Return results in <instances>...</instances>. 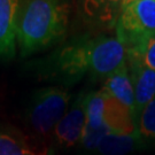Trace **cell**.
I'll use <instances>...</instances> for the list:
<instances>
[{
    "label": "cell",
    "instance_id": "8992f818",
    "mask_svg": "<svg viewBox=\"0 0 155 155\" xmlns=\"http://www.w3.org/2000/svg\"><path fill=\"white\" fill-rule=\"evenodd\" d=\"M106 93L101 89L87 93L86 97V121L81 144L87 150H94L100 140L110 133V129L105 122Z\"/></svg>",
    "mask_w": 155,
    "mask_h": 155
},
{
    "label": "cell",
    "instance_id": "30bf717a",
    "mask_svg": "<svg viewBox=\"0 0 155 155\" xmlns=\"http://www.w3.org/2000/svg\"><path fill=\"white\" fill-rule=\"evenodd\" d=\"M105 122L111 132L137 134V123L133 114L120 101L109 97L107 93L105 100Z\"/></svg>",
    "mask_w": 155,
    "mask_h": 155
},
{
    "label": "cell",
    "instance_id": "7c38bea8",
    "mask_svg": "<svg viewBox=\"0 0 155 155\" xmlns=\"http://www.w3.org/2000/svg\"><path fill=\"white\" fill-rule=\"evenodd\" d=\"M141 139L138 134H120L110 132L100 140L97 153L100 155H125L134 150L141 145Z\"/></svg>",
    "mask_w": 155,
    "mask_h": 155
},
{
    "label": "cell",
    "instance_id": "277c9868",
    "mask_svg": "<svg viewBox=\"0 0 155 155\" xmlns=\"http://www.w3.org/2000/svg\"><path fill=\"white\" fill-rule=\"evenodd\" d=\"M116 37L125 50L155 35V1L137 0L124 6L117 18Z\"/></svg>",
    "mask_w": 155,
    "mask_h": 155
},
{
    "label": "cell",
    "instance_id": "6da1fadb",
    "mask_svg": "<svg viewBox=\"0 0 155 155\" xmlns=\"http://www.w3.org/2000/svg\"><path fill=\"white\" fill-rule=\"evenodd\" d=\"M125 62L127 51L116 36H81L56 50L45 70L64 82H76L85 76L106 78Z\"/></svg>",
    "mask_w": 155,
    "mask_h": 155
},
{
    "label": "cell",
    "instance_id": "7a4b0ae2",
    "mask_svg": "<svg viewBox=\"0 0 155 155\" xmlns=\"http://www.w3.org/2000/svg\"><path fill=\"white\" fill-rule=\"evenodd\" d=\"M70 7L66 0H21L17 45L22 56L47 48L64 35Z\"/></svg>",
    "mask_w": 155,
    "mask_h": 155
},
{
    "label": "cell",
    "instance_id": "3957f363",
    "mask_svg": "<svg viewBox=\"0 0 155 155\" xmlns=\"http://www.w3.org/2000/svg\"><path fill=\"white\" fill-rule=\"evenodd\" d=\"M70 93L56 86L44 87L32 97L27 113V121L33 132L40 137L53 134L58 123L69 108Z\"/></svg>",
    "mask_w": 155,
    "mask_h": 155
},
{
    "label": "cell",
    "instance_id": "52a82bcc",
    "mask_svg": "<svg viewBox=\"0 0 155 155\" xmlns=\"http://www.w3.org/2000/svg\"><path fill=\"white\" fill-rule=\"evenodd\" d=\"M21 0H0V59L11 60L16 53L17 21Z\"/></svg>",
    "mask_w": 155,
    "mask_h": 155
},
{
    "label": "cell",
    "instance_id": "5b68a950",
    "mask_svg": "<svg viewBox=\"0 0 155 155\" xmlns=\"http://www.w3.org/2000/svg\"><path fill=\"white\" fill-rule=\"evenodd\" d=\"M86 97L84 92L78 94L54 129V144L59 148H70L81 143L86 121Z\"/></svg>",
    "mask_w": 155,
    "mask_h": 155
},
{
    "label": "cell",
    "instance_id": "8fae6325",
    "mask_svg": "<svg viewBox=\"0 0 155 155\" xmlns=\"http://www.w3.org/2000/svg\"><path fill=\"white\" fill-rule=\"evenodd\" d=\"M124 0H82L84 14L105 27L116 25Z\"/></svg>",
    "mask_w": 155,
    "mask_h": 155
},
{
    "label": "cell",
    "instance_id": "ba28073f",
    "mask_svg": "<svg viewBox=\"0 0 155 155\" xmlns=\"http://www.w3.org/2000/svg\"><path fill=\"white\" fill-rule=\"evenodd\" d=\"M134 92L136 123L139 114L150 101L155 98V71L138 61L127 60Z\"/></svg>",
    "mask_w": 155,
    "mask_h": 155
},
{
    "label": "cell",
    "instance_id": "9a60e30c",
    "mask_svg": "<svg viewBox=\"0 0 155 155\" xmlns=\"http://www.w3.org/2000/svg\"><path fill=\"white\" fill-rule=\"evenodd\" d=\"M137 134L141 140H155V98L145 106L139 114Z\"/></svg>",
    "mask_w": 155,
    "mask_h": 155
},
{
    "label": "cell",
    "instance_id": "5bb4252c",
    "mask_svg": "<svg viewBox=\"0 0 155 155\" xmlns=\"http://www.w3.org/2000/svg\"><path fill=\"white\" fill-rule=\"evenodd\" d=\"M127 60L138 61L155 71V35L127 48Z\"/></svg>",
    "mask_w": 155,
    "mask_h": 155
},
{
    "label": "cell",
    "instance_id": "9c48e42d",
    "mask_svg": "<svg viewBox=\"0 0 155 155\" xmlns=\"http://www.w3.org/2000/svg\"><path fill=\"white\" fill-rule=\"evenodd\" d=\"M102 90L109 97L116 99L123 106H125L134 116V92L127 62L117 68L115 71L111 72L110 75H108L105 78Z\"/></svg>",
    "mask_w": 155,
    "mask_h": 155
},
{
    "label": "cell",
    "instance_id": "2e32d148",
    "mask_svg": "<svg viewBox=\"0 0 155 155\" xmlns=\"http://www.w3.org/2000/svg\"><path fill=\"white\" fill-rule=\"evenodd\" d=\"M133 1H137V0H124V2H123V7L124 6H127V5H129V4H131V2H133ZM155 1V0H154ZM122 7V8H123Z\"/></svg>",
    "mask_w": 155,
    "mask_h": 155
},
{
    "label": "cell",
    "instance_id": "4fadbf2b",
    "mask_svg": "<svg viewBox=\"0 0 155 155\" xmlns=\"http://www.w3.org/2000/svg\"><path fill=\"white\" fill-rule=\"evenodd\" d=\"M0 155H45L35 152L21 133L0 127Z\"/></svg>",
    "mask_w": 155,
    "mask_h": 155
}]
</instances>
